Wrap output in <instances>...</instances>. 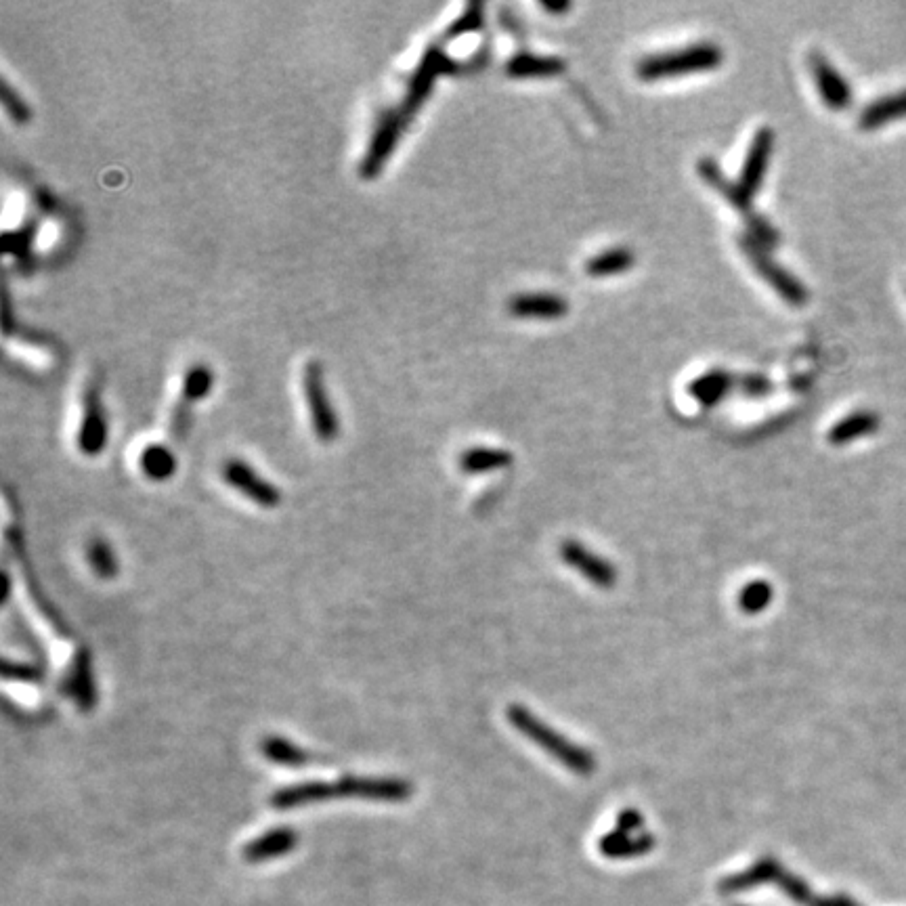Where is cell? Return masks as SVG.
<instances>
[{
	"mask_svg": "<svg viewBox=\"0 0 906 906\" xmlns=\"http://www.w3.org/2000/svg\"><path fill=\"white\" fill-rule=\"evenodd\" d=\"M456 68H458L456 61H451L441 47L433 45L426 49L416 72L412 74V78H409L403 101L397 107H393V110L388 112L376 126L372 143H370L368 151H365V156L359 166L363 179H374L378 175L384 162L391 158L393 149L399 143V137L403 135L407 124L412 122V118L416 116V112L420 110L422 103L430 95V91H433L435 80L443 74L456 72Z\"/></svg>",
	"mask_w": 906,
	"mask_h": 906,
	"instance_id": "6da1fadb",
	"label": "cell"
},
{
	"mask_svg": "<svg viewBox=\"0 0 906 906\" xmlns=\"http://www.w3.org/2000/svg\"><path fill=\"white\" fill-rule=\"evenodd\" d=\"M414 795V785L397 776H357L342 774L336 781H307L279 787L269 804L279 810H298L332 800H365V802H407Z\"/></svg>",
	"mask_w": 906,
	"mask_h": 906,
	"instance_id": "7a4b0ae2",
	"label": "cell"
},
{
	"mask_svg": "<svg viewBox=\"0 0 906 906\" xmlns=\"http://www.w3.org/2000/svg\"><path fill=\"white\" fill-rule=\"evenodd\" d=\"M506 716H508V722L519 730L521 735H525L537 747H542L546 753L552 755L556 762H560L571 772H575L579 776H590L596 770V760H594L592 751L579 747L573 741H569L567 737L560 735V732L550 728L544 720L535 718L527 707L514 703L508 707Z\"/></svg>",
	"mask_w": 906,
	"mask_h": 906,
	"instance_id": "3957f363",
	"label": "cell"
},
{
	"mask_svg": "<svg viewBox=\"0 0 906 906\" xmlns=\"http://www.w3.org/2000/svg\"><path fill=\"white\" fill-rule=\"evenodd\" d=\"M724 61V51L714 42H697L678 51H667L644 57L638 66V78L653 82L661 78H678L686 74H701L716 70Z\"/></svg>",
	"mask_w": 906,
	"mask_h": 906,
	"instance_id": "277c9868",
	"label": "cell"
},
{
	"mask_svg": "<svg viewBox=\"0 0 906 906\" xmlns=\"http://www.w3.org/2000/svg\"><path fill=\"white\" fill-rule=\"evenodd\" d=\"M739 244L747 256V261L753 265L755 271H758V275L764 279V282L770 288H774L776 294H779L785 302H789V305H793V307L806 305L810 298L806 286L793 273L785 271L779 263H776L764 246L755 242L749 233L741 237Z\"/></svg>",
	"mask_w": 906,
	"mask_h": 906,
	"instance_id": "5b68a950",
	"label": "cell"
},
{
	"mask_svg": "<svg viewBox=\"0 0 906 906\" xmlns=\"http://www.w3.org/2000/svg\"><path fill=\"white\" fill-rule=\"evenodd\" d=\"M302 391H305L315 437L321 443L336 441L340 433V422L332 407L326 380H323V370L317 361L307 363L305 374H302Z\"/></svg>",
	"mask_w": 906,
	"mask_h": 906,
	"instance_id": "8992f818",
	"label": "cell"
},
{
	"mask_svg": "<svg viewBox=\"0 0 906 906\" xmlns=\"http://www.w3.org/2000/svg\"><path fill=\"white\" fill-rule=\"evenodd\" d=\"M7 542L17 558V563H19V569L24 571V579H26V588H28V594L30 598L34 600L36 604V609L38 613L47 619V623L51 625V628L55 630V634L63 640H68L74 636L72 628H70V623L63 619V615L59 613V609L53 604V600L47 596V592L42 590L40 586V581H38V575L32 567V560L28 556V550H26V542H24V533H21V529L15 525L11 529H7Z\"/></svg>",
	"mask_w": 906,
	"mask_h": 906,
	"instance_id": "52a82bcc",
	"label": "cell"
},
{
	"mask_svg": "<svg viewBox=\"0 0 906 906\" xmlns=\"http://www.w3.org/2000/svg\"><path fill=\"white\" fill-rule=\"evenodd\" d=\"M223 479L256 506L271 510L282 504V491L240 458H231L225 462Z\"/></svg>",
	"mask_w": 906,
	"mask_h": 906,
	"instance_id": "ba28073f",
	"label": "cell"
},
{
	"mask_svg": "<svg viewBox=\"0 0 906 906\" xmlns=\"http://www.w3.org/2000/svg\"><path fill=\"white\" fill-rule=\"evenodd\" d=\"M61 690L63 695L70 697L76 707L84 714H91V711L97 707L99 693H97V682H95V672H93V655L91 651L82 646V649L76 651L72 657L66 674H63L61 680Z\"/></svg>",
	"mask_w": 906,
	"mask_h": 906,
	"instance_id": "9c48e42d",
	"label": "cell"
},
{
	"mask_svg": "<svg viewBox=\"0 0 906 906\" xmlns=\"http://www.w3.org/2000/svg\"><path fill=\"white\" fill-rule=\"evenodd\" d=\"M560 558H563L579 575H584L588 581H592L596 588L611 590L617 584V569L609 563V560L594 554L579 542H573V539H567V542L560 546Z\"/></svg>",
	"mask_w": 906,
	"mask_h": 906,
	"instance_id": "30bf717a",
	"label": "cell"
},
{
	"mask_svg": "<svg viewBox=\"0 0 906 906\" xmlns=\"http://www.w3.org/2000/svg\"><path fill=\"white\" fill-rule=\"evenodd\" d=\"M107 445V418L99 393L89 388L84 393L82 405V422L78 428V449L84 456L95 458Z\"/></svg>",
	"mask_w": 906,
	"mask_h": 906,
	"instance_id": "8fae6325",
	"label": "cell"
},
{
	"mask_svg": "<svg viewBox=\"0 0 906 906\" xmlns=\"http://www.w3.org/2000/svg\"><path fill=\"white\" fill-rule=\"evenodd\" d=\"M810 68H812L816 89H818V93H821V99L829 110L841 112V110H846V107H850V103H852L850 84L844 76H841V72H837V68L825 55L812 53Z\"/></svg>",
	"mask_w": 906,
	"mask_h": 906,
	"instance_id": "7c38bea8",
	"label": "cell"
},
{
	"mask_svg": "<svg viewBox=\"0 0 906 906\" xmlns=\"http://www.w3.org/2000/svg\"><path fill=\"white\" fill-rule=\"evenodd\" d=\"M772 147H774V131L772 128L764 126L751 139V145L747 149V156L743 162L741 177H739V187L747 193L749 198L758 196V191L764 183L768 162L772 156Z\"/></svg>",
	"mask_w": 906,
	"mask_h": 906,
	"instance_id": "4fadbf2b",
	"label": "cell"
},
{
	"mask_svg": "<svg viewBox=\"0 0 906 906\" xmlns=\"http://www.w3.org/2000/svg\"><path fill=\"white\" fill-rule=\"evenodd\" d=\"M298 846V833L290 827H277L254 837L244 846L242 856L246 862L258 865V862H269L290 854Z\"/></svg>",
	"mask_w": 906,
	"mask_h": 906,
	"instance_id": "5bb4252c",
	"label": "cell"
},
{
	"mask_svg": "<svg viewBox=\"0 0 906 906\" xmlns=\"http://www.w3.org/2000/svg\"><path fill=\"white\" fill-rule=\"evenodd\" d=\"M508 311L514 317L523 319H558L569 313V302L548 292H527L516 294L508 302Z\"/></svg>",
	"mask_w": 906,
	"mask_h": 906,
	"instance_id": "9a60e30c",
	"label": "cell"
},
{
	"mask_svg": "<svg viewBox=\"0 0 906 906\" xmlns=\"http://www.w3.org/2000/svg\"><path fill=\"white\" fill-rule=\"evenodd\" d=\"M697 170H699V177H701L703 181H707V183H709L711 187H714L716 191H720L730 206H735L737 210H741V212L745 214V223H747V227H749L753 221H758V219H760V214L751 210V198H749L747 193L739 187V183H730V181L722 175V170H720V166L716 164V160L703 158V160L699 162Z\"/></svg>",
	"mask_w": 906,
	"mask_h": 906,
	"instance_id": "2e32d148",
	"label": "cell"
},
{
	"mask_svg": "<svg viewBox=\"0 0 906 906\" xmlns=\"http://www.w3.org/2000/svg\"><path fill=\"white\" fill-rule=\"evenodd\" d=\"M567 70V63L560 57L550 55H535L521 51L516 53L506 66V74L510 78H546L558 76Z\"/></svg>",
	"mask_w": 906,
	"mask_h": 906,
	"instance_id": "e0dca14e",
	"label": "cell"
},
{
	"mask_svg": "<svg viewBox=\"0 0 906 906\" xmlns=\"http://www.w3.org/2000/svg\"><path fill=\"white\" fill-rule=\"evenodd\" d=\"M902 118H906V91H898L894 95L881 97L869 103L865 110H862L858 124L862 131H875V128L892 124Z\"/></svg>",
	"mask_w": 906,
	"mask_h": 906,
	"instance_id": "ac0fdd59",
	"label": "cell"
},
{
	"mask_svg": "<svg viewBox=\"0 0 906 906\" xmlns=\"http://www.w3.org/2000/svg\"><path fill=\"white\" fill-rule=\"evenodd\" d=\"M258 747H261L265 760H269L277 766L302 768V766H309L315 760V755L311 751H307L305 747H300V745L292 743L290 739L277 737V735L265 737Z\"/></svg>",
	"mask_w": 906,
	"mask_h": 906,
	"instance_id": "d6986e66",
	"label": "cell"
},
{
	"mask_svg": "<svg viewBox=\"0 0 906 906\" xmlns=\"http://www.w3.org/2000/svg\"><path fill=\"white\" fill-rule=\"evenodd\" d=\"M732 388V376L720 368L709 370L688 384V393L703 407H716Z\"/></svg>",
	"mask_w": 906,
	"mask_h": 906,
	"instance_id": "ffe728a7",
	"label": "cell"
},
{
	"mask_svg": "<svg viewBox=\"0 0 906 906\" xmlns=\"http://www.w3.org/2000/svg\"><path fill=\"white\" fill-rule=\"evenodd\" d=\"M879 428V416L875 412H854L839 420L829 430V443L831 445H848L856 439L867 437Z\"/></svg>",
	"mask_w": 906,
	"mask_h": 906,
	"instance_id": "44dd1931",
	"label": "cell"
},
{
	"mask_svg": "<svg viewBox=\"0 0 906 906\" xmlns=\"http://www.w3.org/2000/svg\"><path fill=\"white\" fill-rule=\"evenodd\" d=\"M510 464H512V453L506 449H493V447H472V449H466L460 458V468L466 474L493 472L500 468H508Z\"/></svg>",
	"mask_w": 906,
	"mask_h": 906,
	"instance_id": "7402d4cb",
	"label": "cell"
},
{
	"mask_svg": "<svg viewBox=\"0 0 906 906\" xmlns=\"http://www.w3.org/2000/svg\"><path fill=\"white\" fill-rule=\"evenodd\" d=\"M636 263V256L630 248H611L592 256L586 263V273L592 277H613L630 271Z\"/></svg>",
	"mask_w": 906,
	"mask_h": 906,
	"instance_id": "603a6c76",
	"label": "cell"
},
{
	"mask_svg": "<svg viewBox=\"0 0 906 906\" xmlns=\"http://www.w3.org/2000/svg\"><path fill=\"white\" fill-rule=\"evenodd\" d=\"M141 470L147 479L162 483L168 481L177 470V458L168 447L164 445H149L141 453Z\"/></svg>",
	"mask_w": 906,
	"mask_h": 906,
	"instance_id": "cb8c5ba5",
	"label": "cell"
},
{
	"mask_svg": "<svg viewBox=\"0 0 906 906\" xmlns=\"http://www.w3.org/2000/svg\"><path fill=\"white\" fill-rule=\"evenodd\" d=\"M651 848H653L651 835H642L638 839H632V837H628V833L613 831L607 837H602V841H600V850L611 858H628L634 854L649 852Z\"/></svg>",
	"mask_w": 906,
	"mask_h": 906,
	"instance_id": "d4e9b609",
	"label": "cell"
},
{
	"mask_svg": "<svg viewBox=\"0 0 906 906\" xmlns=\"http://www.w3.org/2000/svg\"><path fill=\"white\" fill-rule=\"evenodd\" d=\"M212 382H214V376H212L208 365H204V363L191 365V368L185 374V380H183L181 405L191 409L193 403L204 399L212 391Z\"/></svg>",
	"mask_w": 906,
	"mask_h": 906,
	"instance_id": "484cf974",
	"label": "cell"
},
{
	"mask_svg": "<svg viewBox=\"0 0 906 906\" xmlns=\"http://www.w3.org/2000/svg\"><path fill=\"white\" fill-rule=\"evenodd\" d=\"M774 598V590L764 579L749 581V584L739 594V607L747 615H758L768 609V604Z\"/></svg>",
	"mask_w": 906,
	"mask_h": 906,
	"instance_id": "4316f807",
	"label": "cell"
},
{
	"mask_svg": "<svg viewBox=\"0 0 906 906\" xmlns=\"http://www.w3.org/2000/svg\"><path fill=\"white\" fill-rule=\"evenodd\" d=\"M86 554H89V563H91L93 571L97 573V577H101V579L116 577L118 560H116L114 550L110 548V544L105 542V539H93L89 548H86Z\"/></svg>",
	"mask_w": 906,
	"mask_h": 906,
	"instance_id": "83f0119b",
	"label": "cell"
},
{
	"mask_svg": "<svg viewBox=\"0 0 906 906\" xmlns=\"http://www.w3.org/2000/svg\"><path fill=\"white\" fill-rule=\"evenodd\" d=\"M3 676H5V680H13V682H21V684H42V680H45V670L38 667L36 663L5 659Z\"/></svg>",
	"mask_w": 906,
	"mask_h": 906,
	"instance_id": "f1b7e54d",
	"label": "cell"
},
{
	"mask_svg": "<svg viewBox=\"0 0 906 906\" xmlns=\"http://www.w3.org/2000/svg\"><path fill=\"white\" fill-rule=\"evenodd\" d=\"M483 26V5L479 3H474L470 5L456 21H453V24L445 30V40H451V38H458V36H464V34H470L474 30H479Z\"/></svg>",
	"mask_w": 906,
	"mask_h": 906,
	"instance_id": "f546056e",
	"label": "cell"
},
{
	"mask_svg": "<svg viewBox=\"0 0 906 906\" xmlns=\"http://www.w3.org/2000/svg\"><path fill=\"white\" fill-rule=\"evenodd\" d=\"M0 97H3V103L7 107V112L17 124H26L30 120V107L28 103L21 99L17 91H13V86L9 84L7 78L0 80Z\"/></svg>",
	"mask_w": 906,
	"mask_h": 906,
	"instance_id": "4dcf8cb0",
	"label": "cell"
},
{
	"mask_svg": "<svg viewBox=\"0 0 906 906\" xmlns=\"http://www.w3.org/2000/svg\"><path fill=\"white\" fill-rule=\"evenodd\" d=\"M739 388L747 397H764L772 391V382L762 374H745L739 380Z\"/></svg>",
	"mask_w": 906,
	"mask_h": 906,
	"instance_id": "1f68e13d",
	"label": "cell"
},
{
	"mask_svg": "<svg viewBox=\"0 0 906 906\" xmlns=\"http://www.w3.org/2000/svg\"><path fill=\"white\" fill-rule=\"evenodd\" d=\"M640 825H642V814L638 810H625L617 818V831H621V833L636 831V829H640Z\"/></svg>",
	"mask_w": 906,
	"mask_h": 906,
	"instance_id": "d6a6232c",
	"label": "cell"
},
{
	"mask_svg": "<svg viewBox=\"0 0 906 906\" xmlns=\"http://www.w3.org/2000/svg\"><path fill=\"white\" fill-rule=\"evenodd\" d=\"M542 9H546L548 13H565L571 9V3H567V0H563V3H550V0H542Z\"/></svg>",
	"mask_w": 906,
	"mask_h": 906,
	"instance_id": "836d02e7",
	"label": "cell"
}]
</instances>
